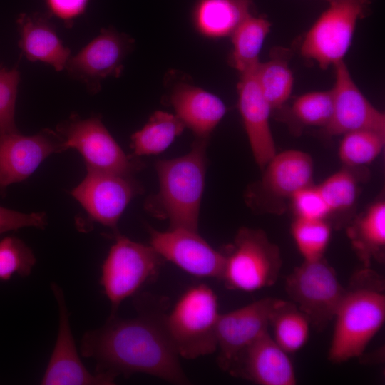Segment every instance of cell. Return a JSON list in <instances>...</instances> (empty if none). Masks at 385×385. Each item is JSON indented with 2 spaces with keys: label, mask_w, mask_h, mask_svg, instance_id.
Wrapping results in <instances>:
<instances>
[{
  "label": "cell",
  "mask_w": 385,
  "mask_h": 385,
  "mask_svg": "<svg viewBox=\"0 0 385 385\" xmlns=\"http://www.w3.org/2000/svg\"><path fill=\"white\" fill-rule=\"evenodd\" d=\"M250 0H200L195 19L198 29L211 37L232 35L250 14Z\"/></svg>",
  "instance_id": "22"
},
{
  "label": "cell",
  "mask_w": 385,
  "mask_h": 385,
  "mask_svg": "<svg viewBox=\"0 0 385 385\" xmlns=\"http://www.w3.org/2000/svg\"><path fill=\"white\" fill-rule=\"evenodd\" d=\"M101 267L100 284L116 315L120 304L135 294L158 271L163 259L150 246L114 235Z\"/></svg>",
  "instance_id": "6"
},
{
  "label": "cell",
  "mask_w": 385,
  "mask_h": 385,
  "mask_svg": "<svg viewBox=\"0 0 385 385\" xmlns=\"http://www.w3.org/2000/svg\"><path fill=\"white\" fill-rule=\"evenodd\" d=\"M292 112L302 124L324 128L332 116V91H313L299 96L292 104Z\"/></svg>",
  "instance_id": "31"
},
{
  "label": "cell",
  "mask_w": 385,
  "mask_h": 385,
  "mask_svg": "<svg viewBox=\"0 0 385 385\" xmlns=\"http://www.w3.org/2000/svg\"><path fill=\"white\" fill-rule=\"evenodd\" d=\"M289 355L267 332L237 356L227 372L260 385H294L296 374Z\"/></svg>",
  "instance_id": "17"
},
{
  "label": "cell",
  "mask_w": 385,
  "mask_h": 385,
  "mask_svg": "<svg viewBox=\"0 0 385 385\" xmlns=\"http://www.w3.org/2000/svg\"><path fill=\"white\" fill-rule=\"evenodd\" d=\"M57 131L41 130L34 135L19 132L0 136V192L28 178L49 155L64 151Z\"/></svg>",
  "instance_id": "15"
},
{
  "label": "cell",
  "mask_w": 385,
  "mask_h": 385,
  "mask_svg": "<svg viewBox=\"0 0 385 385\" xmlns=\"http://www.w3.org/2000/svg\"><path fill=\"white\" fill-rule=\"evenodd\" d=\"M265 168L264 188L277 196L290 197L311 185L314 170L312 158L296 150L276 153Z\"/></svg>",
  "instance_id": "21"
},
{
  "label": "cell",
  "mask_w": 385,
  "mask_h": 385,
  "mask_svg": "<svg viewBox=\"0 0 385 385\" xmlns=\"http://www.w3.org/2000/svg\"><path fill=\"white\" fill-rule=\"evenodd\" d=\"M51 289L59 310L58 330L55 345L41 384L43 385H111L115 377L106 373H91L83 364L77 351L69 323V313L61 287L56 282Z\"/></svg>",
  "instance_id": "13"
},
{
  "label": "cell",
  "mask_w": 385,
  "mask_h": 385,
  "mask_svg": "<svg viewBox=\"0 0 385 385\" xmlns=\"http://www.w3.org/2000/svg\"><path fill=\"white\" fill-rule=\"evenodd\" d=\"M207 143L208 139L196 138L187 154L155 163L159 189L146 199L145 208L153 216L168 220L169 229L198 230Z\"/></svg>",
  "instance_id": "3"
},
{
  "label": "cell",
  "mask_w": 385,
  "mask_h": 385,
  "mask_svg": "<svg viewBox=\"0 0 385 385\" xmlns=\"http://www.w3.org/2000/svg\"><path fill=\"white\" fill-rule=\"evenodd\" d=\"M220 313L217 297L205 284L186 289L169 314L163 315L167 334L179 356L195 359L217 351Z\"/></svg>",
  "instance_id": "4"
},
{
  "label": "cell",
  "mask_w": 385,
  "mask_h": 385,
  "mask_svg": "<svg viewBox=\"0 0 385 385\" xmlns=\"http://www.w3.org/2000/svg\"><path fill=\"white\" fill-rule=\"evenodd\" d=\"M365 0L330 2L307 33L301 53L323 68L343 61L352 41L358 19L364 14Z\"/></svg>",
  "instance_id": "9"
},
{
  "label": "cell",
  "mask_w": 385,
  "mask_h": 385,
  "mask_svg": "<svg viewBox=\"0 0 385 385\" xmlns=\"http://www.w3.org/2000/svg\"><path fill=\"white\" fill-rule=\"evenodd\" d=\"M56 131L63 138L64 150H78L87 170L131 176L143 166L123 152L98 116L81 118L72 115L58 124Z\"/></svg>",
  "instance_id": "8"
},
{
  "label": "cell",
  "mask_w": 385,
  "mask_h": 385,
  "mask_svg": "<svg viewBox=\"0 0 385 385\" xmlns=\"http://www.w3.org/2000/svg\"><path fill=\"white\" fill-rule=\"evenodd\" d=\"M185 127L176 115L160 111L155 112L144 127L131 137L134 155L160 153L182 133Z\"/></svg>",
  "instance_id": "26"
},
{
  "label": "cell",
  "mask_w": 385,
  "mask_h": 385,
  "mask_svg": "<svg viewBox=\"0 0 385 385\" xmlns=\"http://www.w3.org/2000/svg\"><path fill=\"white\" fill-rule=\"evenodd\" d=\"M352 245L365 267L371 260H382L385 247V204L372 205L349 230Z\"/></svg>",
  "instance_id": "24"
},
{
  "label": "cell",
  "mask_w": 385,
  "mask_h": 385,
  "mask_svg": "<svg viewBox=\"0 0 385 385\" xmlns=\"http://www.w3.org/2000/svg\"><path fill=\"white\" fill-rule=\"evenodd\" d=\"M276 299L266 297L233 311L220 314L217 329V361L228 371L237 356L268 332L270 317Z\"/></svg>",
  "instance_id": "14"
},
{
  "label": "cell",
  "mask_w": 385,
  "mask_h": 385,
  "mask_svg": "<svg viewBox=\"0 0 385 385\" xmlns=\"http://www.w3.org/2000/svg\"><path fill=\"white\" fill-rule=\"evenodd\" d=\"M139 308L133 319L110 315L101 327L84 333L81 354L93 359L97 373L116 378L142 373L175 384L189 383L163 323V314Z\"/></svg>",
  "instance_id": "1"
},
{
  "label": "cell",
  "mask_w": 385,
  "mask_h": 385,
  "mask_svg": "<svg viewBox=\"0 0 385 385\" xmlns=\"http://www.w3.org/2000/svg\"><path fill=\"white\" fill-rule=\"evenodd\" d=\"M327 1L330 3V2L333 1H335V0H327Z\"/></svg>",
  "instance_id": "37"
},
{
  "label": "cell",
  "mask_w": 385,
  "mask_h": 385,
  "mask_svg": "<svg viewBox=\"0 0 385 385\" xmlns=\"http://www.w3.org/2000/svg\"><path fill=\"white\" fill-rule=\"evenodd\" d=\"M143 188L131 176L87 170V175L71 192L93 222L118 233L117 225L131 200Z\"/></svg>",
  "instance_id": "10"
},
{
  "label": "cell",
  "mask_w": 385,
  "mask_h": 385,
  "mask_svg": "<svg viewBox=\"0 0 385 385\" xmlns=\"http://www.w3.org/2000/svg\"><path fill=\"white\" fill-rule=\"evenodd\" d=\"M46 225L44 212L23 213L0 206V235L26 227L43 229Z\"/></svg>",
  "instance_id": "35"
},
{
  "label": "cell",
  "mask_w": 385,
  "mask_h": 385,
  "mask_svg": "<svg viewBox=\"0 0 385 385\" xmlns=\"http://www.w3.org/2000/svg\"><path fill=\"white\" fill-rule=\"evenodd\" d=\"M36 262L33 251L21 239L8 236L0 240V281H9L15 274L29 276Z\"/></svg>",
  "instance_id": "30"
},
{
  "label": "cell",
  "mask_w": 385,
  "mask_h": 385,
  "mask_svg": "<svg viewBox=\"0 0 385 385\" xmlns=\"http://www.w3.org/2000/svg\"><path fill=\"white\" fill-rule=\"evenodd\" d=\"M291 198L297 218L325 220L331 213L318 186L308 185L296 192Z\"/></svg>",
  "instance_id": "34"
},
{
  "label": "cell",
  "mask_w": 385,
  "mask_h": 385,
  "mask_svg": "<svg viewBox=\"0 0 385 385\" xmlns=\"http://www.w3.org/2000/svg\"><path fill=\"white\" fill-rule=\"evenodd\" d=\"M318 188L331 212L350 207L356 200V179L346 170L330 175Z\"/></svg>",
  "instance_id": "32"
},
{
  "label": "cell",
  "mask_w": 385,
  "mask_h": 385,
  "mask_svg": "<svg viewBox=\"0 0 385 385\" xmlns=\"http://www.w3.org/2000/svg\"><path fill=\"white\" fill-rule=\"evenodd\" d=\"M339 155L347 165L357 166L372 162L381 152L385 134L368 130H359L343 135Z\"/></svg>",
  "instance_id": "28"
},
{
  "label": "cell",
  "mask_w": 385,
  "mask_h": 385,
  "mask_svg": "<svg viewBox=\"0 0 385 385\" xmlns=\"http://www.w3.org/2000/svg\"><path fill=\"white\" fill-rule=\"evenodd\" d=\"M45 2L47 12L61 20L66 27L71 28L85 13L89 0H45Z\"/></svg>",
  "instance_id": "36"
},
{
  "label": "cell",
  "mask_w": 385,
  "mask_h": 385,
  "mask_svg": "<svg viewBox=\"0 0 385 385\" xmlns=\"http://www.w3.org/2000/svg\"><path fill=\"white\" fill-rule=\"evenodd\" d=\"M311 323L291 301L275 299L270 317L275 342L289 354L300 350L307 342Z\"/></svg>",
  "instance_id": "23"
},
{
  "label": "cell",
  "mask_w": 385,
  "mask_h": 385,
  "mask_svg": "<svg viewBox=\"0 0 385 385\" xmlns=\"http://www.w3.org/2000/svg\"><path fill=\"white\" fill-rule=\"evenodd\" d=\"M285 290L317 331L333 320L346 292L334 269L323 257L304 260L287 276Z\"/></svg>",
  "instance_id": "7"
},
{
  "label": "cell",
  "mask_w": 385,
  "mask_h": 385,
  "mask_svg": "<svg viewBox=\"0 0 385 385\" xmlns=\"http://www.w3.org/2000/svg\"><path fill=\"white\" fill-rule=\"evenodd\" d=\"M20 82L17 66H0V136L19 132L15 123V106Z\"/></svg>",
  "instance_id": "33"
},
{
  "label": "cell",
  "mask_w": 385,
  "mask_h": 385,
  "mask_svg": "<svg viewBox=\"0 0 385 385\" xmlns=\"http://www.w3.org/2000/svg\"><path fill=\"white\" fill-rule=\"evenodd\" d=\"M170 101L176 115L198 139H208L226 113L223 101L217 96L191 84H177Z\"/></svg>",
  "instance_id": "20"
},
{
  "label": "cell",
  "mask_w": 385,
  "mask_h": 385,
  "mask_svg": "<svg viewBox=\"0 0 385 385\" xmlns=\"http://www.w3.org/2000/svg\"><path fill=\"white\" fill-rule=\"evenodd\" d=\"M237 90L238 107L252 153L258 166L264 170L276 154L269 121L272 108L252 74L241 75Z\"/></svg>",
  "instance_id": "18"
},
{
  "label": "cell",
  "mask_w": 385,
  "mask_h": 385,
  "mask_svg": "<svg viewBox=\"0 0 385 385\" xmlns=\"http://www.w3.org/2000/svg\"><path fill=\"white\" fill-rule=\"evenodd\" d=\"M333 113L324 127L329 135L368 130L385 134V115L363 95L354 82L343 61L334 65Z\"/></svg>",
  "instance_id": "16"
},
{
  "label": "cell",
  "mask_w": 385,
  "mask_h": 385,
  "mask_svg": "<svg viewBox=\"0 0 385 385\" xmlns=\"http://www.w3.org/2000/svg\"><path fill=\"white\" fill-rule=\"evenodd\" d=\"M148 230L150 245L163 260L191 275L220 279L225 255L210 245L197 231L174 228L162 232L151 227Z\"/></svg>",
  "instance_id": "12"
},
{
  "label": "cell",
  "mask_w": 385,
  "mask_h": 385,
  "mask_svg": "<svg viewBox=\"0 0 385 385\" xmlns=\"http://www.w3.org/2000/svg\"><path fill=\"white\" fill-rule=\"evenodd\" d=\"M252 75L272 109L279 108L289 98L292 90L293 76L284 61L272 59L260 62Z\"/></svg>",
  "instance_id": "27"
},
{
  "label": "cell",
  "mask_w": 385,
  "mask_h": 385,
  "mask_svg": "<svg viewBox=\"0 0 385 385\" xmlns=\"http://www.w3.org/2000/svg\"><path fill=\"white\" fill-rule=\"evenodd\" d=\"M48 13H22L16 19L21 53L31 62H42L56 71L65 69L71 50L59 38Z\"/></svg>",
  "instance_id": "19"
},
{
  "label": "cell",
  "mask_w": 385,
  "mask_h": 385,
  "mask_svg": "<svg viewBox=\"0 0 385 385\" xmlns=\"http://www.w3.org/2000/svg\"><path fill=\"white\" fill-rule=\"evenodd\" d=\"M291 231L304 260H314L324 257L332 232L326 220L297 217L292 225Z\"/></svg>",
  "instance_id": "29"
},
{
  "label": "cell",
  "mask_w": 385,
  "mask_h": 385,
  "mask_svg": "<svg viewBox=\"0 0 385 385\" xmlns=\"http://www.w3.org/2000/svg\"><path fill=\"white\" fill-rule=\"evenodd\" d=\"M133 40L112 28L103 29L101 33L71 56L65 69L68 75L84 83L93 93L101 88V81L111 76L118 77L123 68V62L131 50Z\"/></svg>",
  "instance_id": "11"
},
{
  "label": "cell",
  "mask_w": 385,
  "mask_h": 385,
  "mask_svg": "<svg viewBox=\"0 0 385 385\" xmlns=\"http://www.w3.org/2000/svg\"><path fill=\"white\" fill-rule=\"evenodd\" d=\"M224 255L220 279L230 289L252 292L274 285L279 277V249L261 230L240 229Z\"/></svg>",
  "instance_id": "5"
},
{
  "label": "cell",
  "mask_w": 385,
  "mask_h": 385,
  "mask_svg": "<svg viewBox=\"0 0 385 385\" xmlns=\"http://www.w3.org/2000/svg\"><path fill=\"white\" fill-rule=\"evenodd\" d=\"M270 23L264 18L248 16L232 33V65L241 75L252 74L257 67Z\"/></svg>",
  "instance_id": "25"
},
{
  "label": "cell",
  "mask_w": 385,
  "mask_h": 385,
  "mask_svg": "<svg viewBox=\"0 0 385 385\" xmlns=\"http://www.w3.org/2000/svg\"><path fill=\"white\" fill-rule=\"evenodd\" d=\"M328 359L361 356L385 321L384 280L369 267L355 273L337 307Z\"/></svg>",
  "instance_id": "2"
}]
</instances>
